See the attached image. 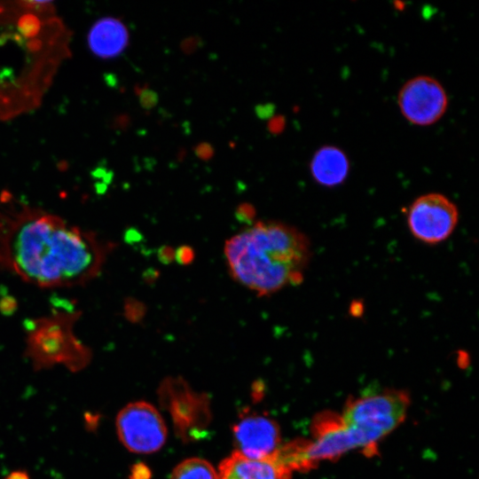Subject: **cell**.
Masks as SVG:
<instances>
[{
	"instance_id": "7a4b0ae2",
	"label": "cell",
	"mask_w": 479,
	"mask_h": 479,
	"mask_svg": "<svg viewBox=\"0 0 479 479\" xmlns=\"http://www.w3.org/2000/svg\"><path fill=\"white\" fill-rule=\"evenodd\" d=\"M71 31L51 1H0V121L4 55L17 115L38 107L71 56Z\"/></svg>"
},
{
	"instance_id": "277c9868",
	"label": "cell",
	"mask_w": 479,
	"mask_h": 479,
	"mask_svg": "<svg viewBox=\"0 0 479 479\" xmlns=\"http://www.w3.org/2000/svg\"><path fill=\"white\" fill-rule=\"evenodd\" d=\"M310 432V438L292 440L275 452L276 458L292 472H306L316 468L321 461L336 460L355 449L363 451L359 437L337 412L317 413Z\"/></svg>"
},
{
	"instance_id": "30bf717a",
	"label": "cell",
	"mask_w": 479,
	"mask_h": 479,
	"mask_svg": "<svg viewBox=\"0 0 479 479\" xmlns=\"http://www.w3.org/2000/svg\"><path fill=\"white\" fill-rule=\"evenodd\" d=\"M237 452L250 458L273 455L280 444L277 422L263 414L246 412L232 428Z\"/></svg>"
},
{
	"instance_id": "8fae6325",
	"label": "cell",
	"mask_w": 479,
	"mask_h": 479,
	"mask_svg": "<svg viewBox=\"0 0 479 479\" xmlns=\"http://www.w3.org/2000/svg\"><path fill=\"white\" fill-rule=\"evenodd\" d=\"M292 471L275 454L250 458L234 451L217 469V479H291Z\"/></svg>"
},
{
	"instance_id": "e0dca14e",
	"label": "cell",
	"mask_w": 479,
	"mask_h": 479,
	"mask_svg": "<svg viewBox=\"0 0 479 479\" xmlns=\"http://www.w3.org/2000/svg\"><path fill=\"white\" fill-rule=\"evenodd\" d=\"M195 259L194 249L188 245H182L175 250V261L181 265L191 264Z\"/></svg>"
},
{
	"instance_id": "9c48e42d",
	"label": "cell",
	"mask_w": 479,
	"mask_h": 479,
	"mask_svg": "<svg viewBox=\"0 0 479 479\" xmlns=\"http://www.w3.org/2000/svg\"><path fill=\"white\" fill-rule=\"evenodd\" d=\"M402 115L417 126H429L438 122L448 107V96L435 78L419 75L408 80L397 96Z\"/></svg>"
},
{
	"instance_id": "d6986e66",
	"label": "cell",
	"mask_w": 479,
	"mask_h": 479,
	"mask_svg": "<svg viewBox=\"0 0 479 479\" xmlns=\"http://www.w3.org/2000/svg\"><path fill=\"white\" fill-rule=\"evenodd\" d=\"M140 101L145 107H152L157 101V96L151 90H145L141 94Z\"/></svg>"
},
{
	"instance_id": "3957f363",
	"label": "cell",
	"mask_w": 479,
	"mask_h": 479,
	"mask_svg": "<svg viewBox=\"0 0 479 479\" xmlns=\"http://www.w3.org/2000/svg\"><path fill=\"white\" fill-rule=\"evenodd\" d=\"M224 253L232 279L267 296L302 282L311 246L296 227L260 220L227 240Z\"/></svg>"
},
{
	"instance_id": "2e32d148",
	"label": "cell",
	"mask_w": 479,
	"mask_h": 479,
	"mask_svg": "<svg viewBox=\"0 0 479 479\" xmlns=\"http://www.w3.org/2000/svg\"><path fill=\"white\" fill-rule=\"evenodd\" d=\"M235 216L240 223L250 226L254 224V219L255 217V209L251 204L242 203L238 206L235 211Z\"/></svg>"
},
{
	"instance_id": "ba28073f",
	"label": "cell",
	"mask_w": 479,
	"mask_h": 479,
	"mask_svg": "<svg viewBox=\"0 0 479 479\" xmlns=\"http://www.w3.org/2000/svg\"><path fill=\"white\" fill-rule=\"evenodd\" d=\"M406 220L410 232L417 240L436 245L447 240L454 232L459 210L445 195L430 192L412 202Z\"/></svg>"
},
{
	"instance_id": "8992f818",
	"label": "cell",
	"mask_w": 479,
	"mask_h": 479,
	"mask_svg": "<svg viewBox=\"0 0 479 479\" xmlns=\"http://www.w3.org/2000/svg\"><path fill=\"white\" fill-rule=\"evenodd\" d=\"M160 397L182 439L194 440L202 435L210 420L208 397L193 391L183 379L171 377L161 383Z\"/></svg>"
},
{
	"instance_id": "9a60e30c",
	"label": "cell",
	"mask_w": 479,
	"mask_h": 479,
	"mask_svg": "<svg viewBox=\"0 0 479 479\" xmlns=\"http://www.w3.org/2000/svg\"><path fill=\"white\" fill-rule=\"evenodd\" d=\"M146 314V305L142 302L130 298L125 303V315L131 322L138 323Z\"/></svg>"
},
{
	"instance_id": "5b68a950",
	"label": "cell",
	"mask_w": 479,
	"mask_h": 479,
	"mask_svg": "<svg viewBox=\"0 0 479 479\" xmlns=\"http://www.w3.org/2000/svg\"><path fill=\"white\" fill-rule=\"evenodd\" d=\"M409 404L406 391L384 389L349 398L341 415L361 440L363 452L373 455L378 442L404 421Z\"/></svg>"
},
{
	"instance_id": "603a6c76",
	"label": "cell",
	"mask_w": 479,
	"mask_h": 479,
	"mask_svg": "<svg viewBox=\"0 0 479 479\" xmlns=\"http://www.w3.org/2000/svg\"><path fill=\"white\" fill-rule=\"evenodd\" d=\"M5 479H30L28 475L24 471H13L9 474Z\"/></svg>"
},
{
	"instance_id": "6da1fadb",
	"label": "cell",
	"mask_w": 479,
	"mask_h": 479,
	"mask_svg": "<svg viewBox=\"0 0 479 479\" xmlns=\"http://www.w3.org/2000/svg\"><path fill=\"white\" fill-rule=\"evenodd\" d=\"M0 215V263L43 287L82 284L101 269L106 249L60 217L23 207Z\"/></svg>"
},
{
	"instance_id": "7402d4cb",
	"label": "cell",
	"mask_w": 479,
	"mask_h": 479,
	"mask_svg": "<svg viewBox=\"0 0 479 479\" xmlns=\"http://www.w3.org/2000/svg\"><path fill=\"white\" fill-rule=\"evenodd\" d=\"M255 113L260 118H267L272 113V106L270 105H259L255 107Z\"/></svg>"
},
{
	"instance_id": "7c38bea8",
	"label": "cell",
	"mask_w": 479,
	"mask_h": 479,
	"mask_svg": "<svg viewBox=\"0 0 479 479\" xmlns=\"http://www.w3.org/2000/svg\"><path fill=\"white\" fill-rule=\"evenodd\" d=\"M129 41L126 26L114 17H104L95 21L87 35L90 51L100 59L119 56L128 46Z\"/></svg>"
},
{
	"instance_id": "ac0fdd59",
	"label": "cell",
	"mask_w": 479,
	"mask_h": 479,
	"mask_svg": "<svg viewBox=\"0 0 479 479\" xmlns=\"http://www.w3.org/2000/svg\"><path fill=\"white\" fill-rule=\"evenodd\" d=\"M157 258L162 264H170L175 260V249L169 245H162L157 250Z\"/></svg>"
},
{
	"instance_id": "4fadbf2b",
	"label": "cell",
	"mask_w": 479,
	"mask_h": 479,
	"mask_svg": "<svg viewBox=\"0 0 479 479\" xmlns=\"http://www.w3.org/2000/svg\"><path fill=\"white\" fill-rule=\"evenodd\" d=\"M350 163L347 154L334 145H324L313 154L310 162V175L315 182L326 187L342 185L347 178Z\"/></svg>"
},
{
	"instance_id": "5bb4252c",
	"label": "cell",
	"mask_w": 479,
	"mask_h": 479,
	"mask_svg": "<svg viewBox=\"0 0 479 479\" xmlns=\"http://www.w3.org/2000/svg\"><path fill=\"white\" fill-rule=\"evenodd\" d=\"M217 470L206 459L190 458L177 464L170 479H217Z\"/></svg>"
},
{
	"instance_id": "ffe728a7",
	"label": "cell",
	"mask_w": 479,
	"mask_h": 479,
	"mask_svg": "<svg viewBox=\"0 0 479 479\" xmlns=\"http://www.w3.org/2000/svg\"><path fill=\"white\" fill-rule=\"evenodd\" d=\"M160 277V271L154 268H148L143 273V279L146 284H153Z\"/></svg>"
},
{
	"instance_id": "44dd1931",
	"label": "cell",
	"mask_w": 479,
	"mask_h": 479,
	"mask_svg": "<svg viewBox=\"0 0 479 479\" xmlns=\"http://www.w3.org/2000/svg\"><path fill=\"white\" fill-rule=\"evenodd\" d=\"M147 469L143 466L137 465L131 470L130 479H146L149 475L146 474Z\"/></svg>"
},
{
	"instance_id": "52a82bcc",
	"label": "cell",
	"mask_w": 479,
	"mask_h": 479,
	"mask_svg": "<svg viewBox=\"0 0 479 479\" xmlns=\"http://www.w3.org/2000/svg\"><path fill=\"white\" fill-rule=\"evenodd\" d=\"M116 430L124 447L134 453L155 452L167 439L162 416L153 405L145 401L130 403L119 412Z\"/></svg>"
}]
</instances>
